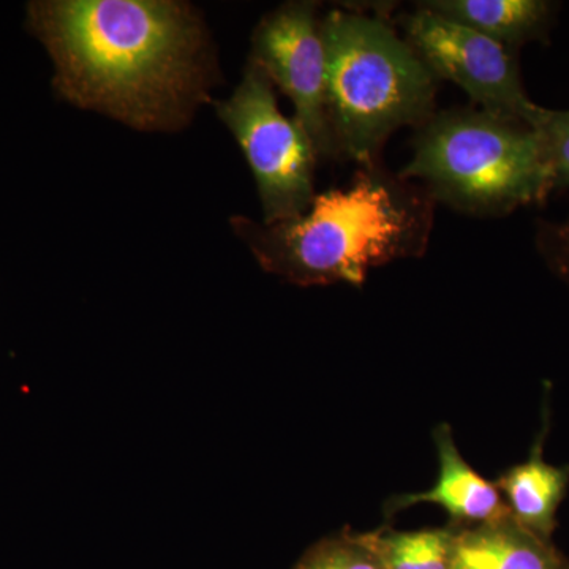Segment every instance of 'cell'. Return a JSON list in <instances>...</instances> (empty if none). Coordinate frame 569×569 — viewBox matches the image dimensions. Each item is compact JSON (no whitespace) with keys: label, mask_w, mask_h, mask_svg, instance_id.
I'll use <instances>...</instances> for the list:
<instances>
[{"label":"cell","mask_w":569,"mask_h":569,"mask_svg":"<svg viewBox=\"0 0 569 569\" xmlns=\"http://www.w3.org/2000/svg\"><path fill=\"white\" fill-rule=\"evenodd\" d=\"M432 437L438 456L436 485L422 492L392 497L385 507L388 518L422 503L445 509L451 526L458 529L479 526L509 515L496 482L481 477L460 455L451 427L441 422L433 429Z\"/></svg>","instance_id":"8"},{"label":"cell","mask_w":569,"mask_h":569,"mask_svg":"<svg viewBox=\"0 0 569 569\" xmlns=\"http://www.w3.org/2000/svg\"><path fill=\"white\" fill-rule=\"evenodd\" d=\"M427 10L473 29L488 39L516 48L545 40L556 6L545 0H429Z\"/></svg>","instance_id":"11"},{"label":"cell","mask_w":569,"mask_h":569,"mask_svg":"<svg viewBox=\"0 0 569 569\" xmlns=\"http://www.w3.org/2000/svg\"><path fill=\"white\" fill-rule=\"evenodd\" d=\"M313 2H290L266 17L253 33L252 59L293 102L317 156L337 157L326 114V56Z\"/></svg>","instance_id":"7"},{"label":"cell","mask_w":569,"mask_h":569,"mask_svg":"<svg viewBox=\"0 0 569 569\" xmlns=\"http://www.w3.org/2000/svg\"><path fill=\"white\" fill-rule=\"evenodd\" d=\"M320 31L337 151L369 167L389 134L432 118L437 78L381 18L335 10Z\"/></svg>","instance_id":"3"},{"label":"cell","mask_w":569,"mask_h":569,"mask_svg":"<svg viewBox=\"0 0 569 569\" xmlns=\"http://www.w3.org/2000/svg\"><path fill=\"white\" fill-rule=\"evenodd\" d=\"M537 249L550 272L569 288V216L560 222L539 223Z\"/></svg>","instance_id":"15"},{"label":"cell","mask_w":569,"mask_h":569,"mask_svg":"<svg viewBox=\"0 0 569 569\" xmlns=\"http://www.w3.org/2000/svg\"><path fill=\"white\" fill-rule=\"evenodd\" d=\"M458 527L397 531L383 527L367 533L385 569H451Z\"/></svg>","instance_id":"12"},{"label":"cell","mask_w":569,"mask_h":569,"mask_svg":"<svg viewBox=\"0 0 569 569\" xmlns=\"http://www.w3.org/2000/svg\"><path fill=\"white\" fill-rule=\"evenodd\" d=\"M538 437L529 459L508 468L496 482L511 518L537 537L548 539L557 526V511L567 496L569 468L557 467L542 458Z\"/></svg>","instance_id":"10"},{"label":"cell","mask_w":569,"mask_h":569,"mask_svg":"<svg viewBox=\"0 0 569 569\" xmlns=\"http://www.w3.org/2000/svg\"><path fill=\"white\" fill-rule=\"evenodd\" d=\"M538 132L552 176V192L569 187V111L548 110Z\"/></svg>","instance_id":"14"},{"label":"cell","mask_w":569,"mask_h":569,"mask_svg":"<svg viewBox=\"0 0 569 569\" xmlns=\"http://www.w3.org/2000/svg\"><path fill=\"white\" fill-rule=\"evenodd\" d=\"M407 43L437 78L458 84L481 110L538 130L548 108L531 102L509 48L419 6L397 18Z\"/></svg>","instance_id":"6"},{"label":"cell","mask_w":569,"mask_h":569,"mask_svg":"<svg viewBox=\"0 0 569 569\" xmlns=\"http://www.w3.org/2000/svg\"><path fill=\"white\" fill-rule=\"evenodd\" d=\"M217 111L257 179L264 223L302 216L316 198V148L305 127L279 110L272 81L253 59L231 99L217 104Z\"/></svg>","instance_id":"5"},{"label":"cell","mask_w":569,"mask_h":569,"mask_svg":"<svg viewBox=\"0 0 569 569\" xmlns=\"http://www.w3.org/2000/svg\"><path fill=\"white\" fill-rule=\"evenodd\" d=\"M436 204L425 187L373 163L347 189L316 194L302 216L264 227L234 223L266 271L301 287H359L370 269L426 252Z\"/></svg>","instance_id":"2"},{"label":"cell","mask_w":569,"mask_h":569,"mask_svg":"<svg viewBox=\"0 0 569 569\" xmlns=\"http://www.w3.org/2000/svg\"><path fill=\"white\" fill-rule=\"evenodd\" d=\"M451 569H569L548 539L519 526L511 515L458 529Z\"/></svg>","instance_id":"9"},{"label":"cell","mask_w":569,"mask_h":569,"mask_svg":"<svg viewBox=\"0 0 569 569\" xmlns=\"http://www.w3.org/2000/svg\"><path fill=\"white\" fill-rule=\"evenodd\" d=\"M456 211L503 217L542 203L552 176L538 130L485 110L433 112L399 173Z\"/></svg>","instance_id":"4"},{"label":"cell","mask_w":569,"mask_h":569,"mask_svg":"<svg viewBox=\"0 0 569 569\" xmlns=\"http://www.w3.org/2000/svg\"><path fill=\"white\" fill-rule=\"evenodd\" d=\"M295 569H385L367 533L350 531L321 539L306 550Z\"/></svg>","instance_id":"13"},{"label":"cell","mask_w":569,"mask_h":569,"mask_svg":"<svg viewBox=\"0 0 569 569\" xmlns=\"http://www.w3.org/2000/svg\"><path fill=\"white\" fill-rule=\"evenodd\" d=\"M71 102L137 129L186 121L203 93V32L189 6L66 0L37 9Z\"/></svg>","instance_id":"1"}]
</instances>
